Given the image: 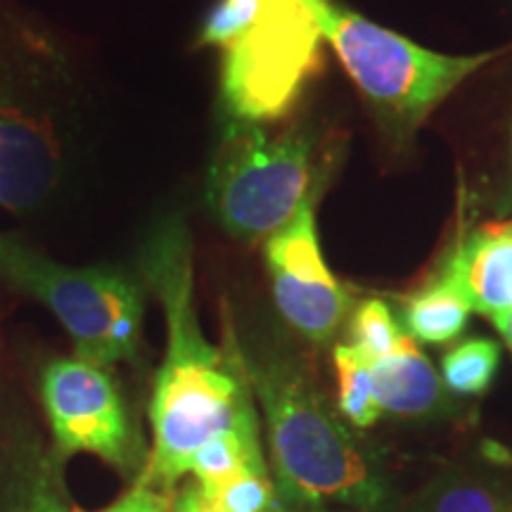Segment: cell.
Instances as JSON below:
<instances>
[{"instance_id":"6da1fadb","label":"cell","mask_w":512,"mask_h":512,"mask_svg":"<svg viewBox=\"0 0 512 512\" xmlns=\"http://www.w3.org/2000/svg\"><path fill=\"white\" fill-rule=\"evenodd\" d=\"M138 266L145 290L162 306L166 354L152 384L150 456L136 482L174 496L197 451L256 415V403L230 344L216 347L202 332L185 223H157L143 240Z\"/></svg>"},{"instance_id":"7a4b0ae2","label":"cell","mask_w":512,"mask_h":512,"mask_svg":"<svg viewBox=\"0 0 512 512\" xmlns=\"http://www.w3.org/2000/svg\"><path fill=\"white\" fill-rule=\"evenodd\" d=\"M226 342L264 411L275 482L287 501L306 510L394 512L389 484L330 411L290 344L268 330L233 325Z\"/></svg>"},{"instance_id":"3957f363","label":"cell","mask_w":512,"mask_h":512,"mask_svg":"<svg viewBox=\"0 0 512 512\" xmlns=\"http://www.w3.org/2000/svg\"><path fill=\"white\" fill-rule=\"evenodd\" d=\"M200 43L219 48L221 98L233 121H278L323 67L320 0H216Z\"/></svg>"},{"instance_id":"277c9868","label":"cell","mask_w":512,"mask_h":512,"mask_svg":"<svg viewBox=\"0 0 512 512\" xmlns=\"http://www.w3.org/2000/svg\"><path fill=\"white\" fill-rule=\"evenodd\" d=\"M0 280L43 304L74 344V356L114 368L138 358L145 283L119 266H67L17 235L0 233Z\"/></svg>"},{"instance_id":"5b68a950","label":"cell","mask_w":512,"mask_h":512,"mask_svg":"<svg viewBox=\"0 0 512 512\" xmlns=\"http://www.w3.org/2000/svg\"><path fill=\"white\" fill-rule=\"evenodd\" d=\"M320 27L358 91L396 133L418 128L467 76L496 57L434 53L332 0H320Z\"/></svg>"},{"instance_id":"8992f818","label":"cell","mask_w":512,"mask_h":512,"mask_svg":"<svg viewBox=\"0 0 512 512\" xmlns=\"http://www.w3.org/2000/svg\"><path fill=\"white\" fill-rule=\"evenodd\" d=\"M313 140L306 131L268 133L230 121L211 159L207 200L233 238L268 240L309 200Z\"/></svg>"},{"instance_id":"52a82bcc","label":"cell","mask_w":512,"mask_h":512,"mask_svg":"<svg viewBox=\"0 0 512 512\" xmlns=\"http://www.w3.org/2000/svg\"><path fill=\"white\" fill-rule=\"evenodd\" d=\"M41 403L53 434V451L100 458L119 475H143L150 448L138 432L112 368L79 356L55 358L41 373Z\"/></svg>"},{"instance_id":"ba28073f","label":"cell","mask_w":512,"mask_h":512,"mask_svg":"<svg viewBox=\"0 0 512 512\" xmlns=\"http://www.w3.org/2000/svg\"><path fill=\"white\" fill-rule=\"evenodd\" d=\"M316 195L302 204L294 219L266 240V266L273 299L285 323L313 344L337 335L351 309V297L325 264L318 245Z\"/></svg>"},{"instance_id":"9c48e42d","label":"cell","mask_w":512,"mask_h":512,"mask_svg":"<svg viewBox=\"0 0 512 512\" xmlns=\"http://www.w3.org/2000/svg\"><path fill=\"white\" fill-rule=\"evenodd\" d=\"M64 174L55 119L17 72L0 62V209L31 211L53 195Z\"/></svg>"},{"instance_id":"30bf717a","label":"cell","mask_w":512,"mask_h":512,"mask_svg":"<svg viewBox=\"0 0 512 512\" xmlns=\"http://www.w3.org/2000/svg\"><path fill=\"white\" fill-rule=\"evenodd\" d=\"M439 283L456 290L470 311L494 318L512 309V226L484 228L460 242Z\"/></svg>"},{"instance_id":"8fae6325","label":"cell","mask_w":512,"mask_h":512,"mask_svg":"<svg viewBox=\"0 0 512 512\" xmlns=\"http://www.w3.org/2000/svg\"><path fill=\"white\" fill-rule=\"evenodd\" d=\"M62 465L41 439L15 437L0 475V512H72Z\"/></svg>"},{"instance_id":"7c38bea8","label":"cell","mask_w":512,"mask_h":512,"mask_svg":"<svg viewBox=\"0 0 512 512\" xmlns=\"http://www.w3.org/2000/svg\"><path fill=\"white\" fill-rule=\"evenodd\" d=\"M373 384L380 411L399 418L437 415L446 403L437 370L408 335L399 349L373 361Z\"/></svg>"},{"instance_id":"4fadbf2b","label":"cell","mask_w":512,"mask_h":512,"mask_svg":"<svg viewBox=\"0 0 512 512\" xmlns=\"http://www.w3.org/2000/svg\"><path fill=\"white\" fill-rule=\"evenodd\" d=\"M406 512H512V484L479 470H446L430 479Z\"/></svg>"},{"instance_id":"5bb4252c","label":"cell","mask_w":512,"mask_h":512,"mask_svg":"<svg viewBox=\"0 0 512 512\" xmlns=\"http://www.w3.org/2000/svg\"><path fill=\"white\" fill-rule=\"evenodd\" d=\"M249 470H268L259 415L242 420L238 427L200 448L192 458L188 475L202 491H211Z\"/></svg>"},{"instance_id":"9a60e30c","label":"cell","mask_w":512,"mask_h":512,"mask_svg":"<svg viewBox=\"0 0 512 512\" xmlns=\"http://www.w3.org/2000/svg\"><path fill=\"white\" fill-rule=\"evenodd\" d=\"M470 306L456 290L444 283H434L415 294L408 302L406 325L411 337L427 344H444L465 330Z\"/></svg>"},{"instance_id":"2e32d148","label":"cell","mask_w":512,"mask_h":512,"mask_svg":"<svg viewBox=\"0 0 512 512\" xmlns=\"http://www.w3.org/2000/svg\"><path fill=\"white\" fill-rule=\"evenodd\" d=\"M332 361L337 373L339 411L354 427H373L382 415L375 399L373 361L354 344H337Z\"/></svg>"},{"instance_id":"e0dca14e","label":"cell","mask_w":512,"mask_h":512,"mask_svg":"<svg viewBox=\"0 0 512 512\" xmlns=\"http://www.w3.org/2000/svg\"><path fill=\"white\" fill-rule=\"evenodd\" d=\"M501 349L491 339H467L441 361L444 384L453 394L479 396L494 382Z\"/></svg>"},{"instance_id":"ac0fdd59","label":"cell","mask_w":512,"mask_h":512,"mask_svg":"<svg viewBox=\"0 0 512 512\" xmlns=\"http://www.w3.org/2000/svg\"><path fill=\"white\" fill-rule=\"evenodd\" d=\"M406 337L401 325L396 323L394 313L380 299H368L358 306L351 318V339L354 347L370 361H380L399 349Z\"/></svg>"},{"instance_id":"d6986e66","label":"cell","mask_w":512,"mask_h":512,"mask_svg":"<svg viewBox=\"0 0 512 512\" xmlns=\"http://www.w3.org/2000/svg\"><path fill=\"white\" fill-rule=\"evenodd\" d=\"M223 512H273L275 494L268 470H249L230 482L202 491Z\"/></svg>"},{"instance_id":"ffe728a7","label":"cell","mask_w":512,"mask_h":512,"mask_svg":"<svg viewBox=\"0 0 512 512\" xmlns=\"http://www.w3.org/2000/svg\"><path fill=\"white\" fill-rule=\"evenodd\" d=\"M72 512H171V496L152 489V486L133 482L131 489H128L119 501L107 505V508L102 510L74 508Z\"/></svg>"},{"instance_id":"44dd1931","label":"cell","mask_w":512,"mask_h":512,"mask_svg":"<svg viewBox=\"0 0 512 512\" xmlns=\"http://www.w3.org/2000/svg\"><path fill=\"white\" fill-rule=\"evenodd\" d=\"M171 512H223L202 494V489L192 479L183 482L171 496Z\"/></svg>"},{"instance_id":"7402d4cb","label":"cell","mask_w":512,"mask_h":512,"mask_svg":"<svg viewBox=\"0 0 512 512\" xmlns=\"http://www.w3.org/2000/svg\"><path fill=\"white\" fill-rule=\"evenodd\" d=\"M491 320H494L498 332H501L505 342H508V347L512 349V309L498 313V316H494Z\"/></svg>"}]
</instances>
